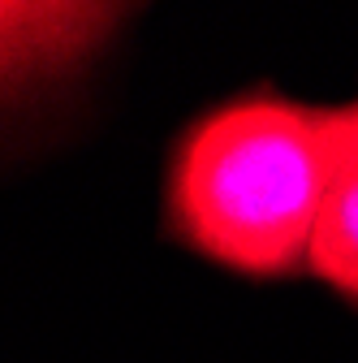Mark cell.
I'll list each match as a JSON object with an SVG mask.
<instances>
[{"instance_id":"2","label":"cell","mask_w":358,"mask_h":363,"mask_svg":"<svg viewBox=\"0 0 358 363\" xmlns=\"http://www.w3.org/2000/svg\"><path fill=\"white\" fill-rule=\"evenodd\" d=\"M121 13L74 0H0V86L69 69L100 48Z\"/></svg>"},{"instance_id":"3","label":"cell","mask_w":358,"mask_h":363,"mask_svg":"<svg viewBox=\"0 0 358 363\" xmlns=\"http://www.w3.org/2000/svg\"><path fill=\"white\" fill-rule=\"evenodd\" d=\"M306 268L358 307V96L333 108L328 186H324Z\"/></svg>"},{"instance_id":"1","label":"cell","mask_w":358,"mask_h":363,"mask_svg":"<svg viewBox=\"0 0 358 363\" xmlns=\"http://www.w3.org/2000/svg\"><path fill=\"white\" fill-rule=\"evenodd\" d=\"M328 125L333 108L272 86L190 121L168 164L173 234L246 277L302 268L328 186Z\"/></svg>"}]
</instances>
